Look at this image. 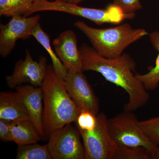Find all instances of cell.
I'll list each match as a JSON object with an SVG mask.
<instances>
[{"mask_svg": "<svg viewBox=\"0 0 159 159\" xmlns=\"http://www.w3.org/2000/svg\"><path fill=\"white\" fill-rule=\"evenodd\" d=\"M79 49L83 58V71L98 72L107 80L122 88L127 93L129 101L125 110L133 111L147 104L149 95L133 74L136 64L129 54H123L116 58H107L87 44H82Z\"/></svg>", "mask_w": 159, "mask_h": 159, "instance_id": "6da1fadb", "label": "cell"}, {"mask_svg": "<svg viewBox=\"0 0 159 159\" xmlns=\"http://www.w3.org/2000/svg\"><path fill=\"white\" fill-rule=\"evenodd\" d=\"M42 87L43 91V126L44 136L77 120L81 110L67 91L65 82L48 66Z\"/></svg>", "mask_w": 159, "mask_h": 159, "instance_id": "7a4b0ae2", "label": "cell"}, {"mask_svg": "<svg viewBox=\"0 0 159 159\" xmlns=\"http://www.w3.org/2000/svg\"><path fill=\"white\" fill-rule=\"evenodd\" d=\"M74 26L82 31L98 54L107 58L121 56L128 46L148 33L145 29H134L127 23L106 29L92 28L82 21H77Z\"/></svg>", "mask_w": 159, "mask_h": 159, "instance_id": "3957f363", "label": "cell"}, {"mask_svg": "<svg viewBox=\"0 0 159 159\" xmlns=\"http://www.w3.org/2000/svg\"><path fill=\"white\" fill-rule=\"evenodd\" d=\"M56 11L77 16L92 21L98 25L106 23L119 24L131 18L121 9L112 4L106 9H98L82 7L75 4L49 0H39L34 3L30 14L38 11Z\"/></svg>", "mask_w": 159, "mask_h": 159, "instance_id": "277c9868", "label": "cell"}, {"mask_svg": "<svg viewBox=\"0 0 159 159\" xmlns=\"http://www.w3.org/2000/svg\"><path fill=\"white\" fill-rule=\"evenodd\" d=\"M139 121L131 111L125 110L107 119V126L111 137L118 146H142L150 151L153 145L139 126Z\"/></svg>", "mask_w": 159, "mask_h": 159, "instance_id": "5b68a950", "label": "cell"}, {"mask_svg": "<svg viewBox=\"0 0 159 159\" xmlns=\"http://www.w3.org/2000/svg\"><path fill=\"white\" fill-rule=\"evenodd\" d=\"M97 119L93 130L78 129L83 142L84 159H113L118 146L109 132L107 118L101 113L97 114Z\"/></svg>", "mask_w": 159, "mask_h": 159, "instance_id": "8992f818", "label": "cell"}, {"mask_svg": "<svg viewBox=\"0 0 159 159\" xmlns=\"http://www.w3.org/2000/svg\"><path fill=\"white\" fill-rule=\"evenodd\" d=\"M70 124L54 131L49 135L47 145L52 159H85L80 133Z\"/></svg>", "mask_w": 159, "mask_h": 159, "instance_id": "52a82bcc", "label": "cell"}, {"mask_svg": "<svg viewBox=\"0 0 159 159\" xmlns=\"http://www.w3.org/2000/svg\"><path fill=\"white\" fill-rule=\"evenodd\" d=\"M39 15L31 16L16 15L9 22L0 26V54L6 57L10 54L19 39H26L31 36V32L39 23Z\"/></svg>", "mask_w": 159, "mask_h": 159, "instance_id": "ba28073f", "label": "cell"}, {"mask_svg": "<svg viewBox=\"0 0 159 159\" xmlns=\"http://www.w3.org/2000/svg\"><path fill=\"white\" fill-rule=\"evenodd\" d=\"M25 52V60L19 61L12 74L6 77L9 88H16L24 83L35 87L42 86L48 68L47 58L41 56L38 61H36L33 59L28 50Z\"/></svg>", "mask_w": 159, "mask_h": 159, "instance_id": "9c48e42d", "label": "cell"}, {"mask_svg": "<svg viewBox=\"0 0 159 159\" xmlns=\"http://www.w3.org/2000/svg\"><path fill=\"white\" fill-rule=\"evenodd\" d=\"M82 72L68 71L64 80L66 88L81 111H88L97 116L99 101Z\"/></svg>", "mask_w": 159, "mask_h": 159, "instance_id": "30bf717a", "label": "cell"}, {"mask_svg": "<svg viewBox=\"0 0 159 159\" xmlns=\"http://www.w3.org/2000/svg\"><path fill=\"white\" fill-rule=\"evenodd\" d=\"M52 44L68 72L83 71L82 55L77 47V36L74 31H63L53 40Z\"/></svg>", "mask_w": 159, "mask_h": 159, "instance_id": "8fae6325", "label": "cell"}, {"mask_svg": "<svg viewBox=\"0 0 159 159\" xmlns=\"http://www.w3.org/2000/svg\"><path fill=\"white\" fill-rule=\"evenodd\" d=\"M29 113L30 120L40 135L44 136L43 126V91L41 87L20 85L16 88Z\"/></svg>", "mask_w": 159, "mask_h": 159, "instance_id": "7c38bea8", "label": "cell"}, {"mask_svg": "<svg viewBox=\"0 0 159 159\" xmlns=\"http://www.w3.org/2000/svg\"><path fill=\"white\" fill-rule=\"evenodd\" d=\"M0 119L11 122L30 120L29 113L18 92H1Z\"/></svg>", "mask_w": 159, "mask_h": 159, "instance_id": "4fadbf2b", "label": "cell"}, {"mask_svg": "<svg viewBox=\"0 0 159 159\" xmlns=\"http://www.w3.org/2000/svg\"><path fill=\"white\" fill-rule=\"evenodd\" d=\"M11 133L12 142L18 146L37 143L41 139L40 135L29 120L12 122Z\"/></svg>", "mask_w": 159, "mask_h": 159, "instance_id": "5bb4252c", "label": "cell"}, {"mask_svg": "<svg viewBox=\"0 0 159 159\" xmlns=\"http://www.w3.org/2000/svg\"><path fill=\"white\" fill-rule=\"evenodd\" d=\"M31 36L34 38L48 53L54 72L58 77L64 80L67 74V70L52 49L48 34L43 30L39 23L32 30Z\"/></svg>", "mask_w": 159, "mask_h": 159, "instance_id": "9a60e30c", "label": "cell"}, {"mask_svg": "<svg viewBox=\"0 0 159 159\" xmlns=\"http://www.w3.org/2000/svg\"><path fill=\"white\" fill-rule=\"evenodd\" d=\"M149 40L154 48L158 52L155 66L147 74L135 75L136 77L147 90H154L159 84V31H154L149 34Z\"/></svg>", "mask_w": 159, "mask_h": 159, "instance_id": "2e32d148", "label": "cell"}, {"mask_svg": "<svg viewBox=\"0 0 159 159\" xmlns=\"http://www.w3.org/2000/svg\"><path fill=\"white\" fill-rule=\"evenodd\" d=\"M34 0H0V15L10 16L22 15L29 16Z\"/></svg>", "mask_w": 159, "mask_h": 159, "instance_id": "e0dca14e", "label": "cell"}, {"mask_svg": "<svg viewBox=\"0 0 159 159\" xmlns=\"http://www.w3.org/2000/svg\"><path fill=\"white\" fill-rule=\"evenodd\" d=\"M16 159H52L47 145L36 143L18 146Z\"/></svg>", "mask_w": 159, "mask_h": 159, "instance_id": "ac0fdd59", "label": "cell"}, {"mask_svg": "<svg viewBox=\"0 0 159 159\" xmlns=\"http://www.w3.org/2000/svg\"><path fill=\"white\" fill-rule=\"evenodd\" d=\"M113 159H150V152L142 146H118Z\"/></svg>", "mask_w": 159, "mask_h": 159, "instance_id": "d6986e66", "label": "cell"}, {"mask_svg": "<svg viewBox=\"0 0 159 159\" xmlns=\"http://www.w3.org/2000/svg\"><path fill=\"white\" fill-rule=\"evenodd\" d=\"M139 124L152 143L155 146H159V116L139 121Z\"/></svg>", "mask_w": 159, "mask_h": 159, "instance_id": "ffe728a7", "label": "cell"}, {"mask_svg": "<svg viewBox=\"0 0 159 159\" xmlns=\"http://www.w3.org/2000/svg\"><path fill=\"white\" fill-rule=\"evenodd\" d=\"M75 122L78 129L92 131L97 126V116L88 111H81Z\"/></svg>", "mask_w": 159, "mask_h": 159, "instance_id": "44dd1931", "label": "cell"}, {"mask_svg": "<svg viewBox=\"0 0 159 159\" xmlns=\"http://www.w3.org/2000/svg\"><path fill=\"white\" fill-rule=\"evenodd\" d=\"M113 5L121 9L131 19L135 15V12L142 9L140 0H114Z\"/></svg>", "mask_w": 159, "mask_h": 159, "instance_id": "7402d4cb", "label": "cell"}, {"mask_svg": "<svg viewBox=\"0 0 159 159\" xmlns=\"http://www.w3.org/2000/svg\"><path fill=\"white\" fill-rule=\"evenodd\" d=\"M12 122L0 119V139L5 142L12 141L11 125Z\"/></svg>", "mask_w": 159, "mask_h": 159, "instance_id": "603a6c76", "label": "cell"}, {"mask_svg": "<svg viewBox=\"0 0 159 159\" xmlns=\"http://www.w3.org/2000/svg\"><path fill=\"white\" fill-rule=\"evenodd\" d=\"M150 159H159V147L155 146L150 151Z\"/></svg>", "mask_w": 159, "mask_h": 159, "instance_id": "cb8c5ba5", "label": "cell"}, {"mask_svg": "<svg viewBox=\"0 0 159 159\" xmlns=\"http://www.w3.org/2000/svg\"><path fill=\"white\" fill-rule=\"evenodd\" d=\"M51 1H57V2L78 5L79 3L83 1H84V0H51ZM102 1H106V0H102Z\"/></svg>", "mask_w": 159, "mask_h": 159, "instance_id": "d4e9b609", "label": "cell"}, {"mask_svg": "<svg viewBox=\"0 0 159 159\" xmlns=\"http://www.w3.org/2000/svg\"><path fill=\"white\" fill-rule=\"evenodd\" d=\"M35 1H39V0H34Z\"/></svg>", "mask_w": 159, "mask_h": 159, "instance_id": "484cf974", "label": "cell"}]
</instances>
